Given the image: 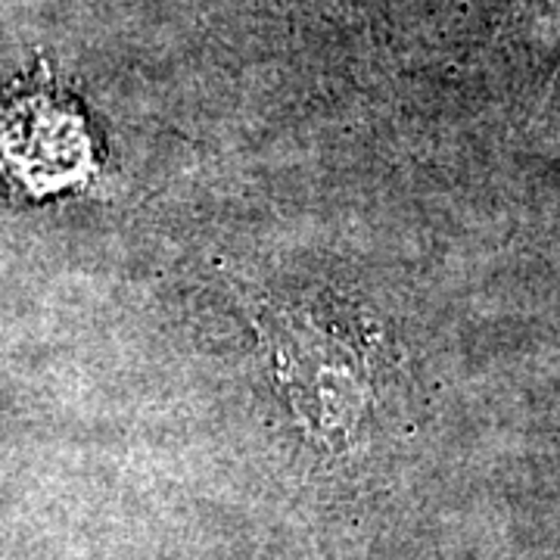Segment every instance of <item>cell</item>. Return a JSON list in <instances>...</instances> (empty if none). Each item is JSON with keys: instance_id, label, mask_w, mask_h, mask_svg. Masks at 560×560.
<instances>
[{"instance_id": "1", "label": "cell", "mask_w": 560, "mask_h": 560, "mask_svg": "<svg viewBox=\"0 0 560 560\" xmlns=\"http://www.w3.org/2000/svg\"><path fill=\"white\" fill-rule=\"evenodd\" d=\"M275 374L302 430L330 452L355 448L377 396L381 346L352 308L290 302L268 315Z\"/></svg>"}]
</instances>
